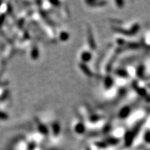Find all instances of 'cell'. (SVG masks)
Instances as JSON below:
<instances>
[{
	"label": "cell",
	"mask_w": 150,
	"mask_h": 150,
	"mask_svg": "<svg viewBox=\"0 0 150 150\" xmlns=\"http://www.w3.org/2000/svg\"><path fill=\"white\" fill-rule=\"evenodd\" d=\"M9 118V116L4 112L0 110V120H7Z\"/></svg>",
	"instance_id": "obj_5"
},
{
	"label": "cell",
	"mask_w": 150,
	"mask_h": 150,
	"mask_svg": "<svg viewBox=\"0 0 150 150\" xmlns=\"http://www.w3.org/2000/svg\"><path fill=\"white\" fill-rule=\"evenodd\" d=\"M2 4H3V1H0V8H1V5H2Z\"/></svg>",
	"instance_id": "obj_9"
},
{
	"label": "cell",
	"mask_w": 150,
	"mask_h": 150,
	"mask_svg": "<svg viewBox=\"0 0 150 150\" xmlns=\"http://www.w3.org/2000/svg\"><path fill=\"white\" fill-rule=\"evenodd\" d=\"M7 96H8V91H5V92L3 93L2 95L1 96V97H0V99L3 100V99H6V97H7Z\"/></svg>",
	"instance_id": "obj_7"
},
{
	"label": "cell",
	"mask_w": 150,
	"mask_h": 150,
	"mask_svg": "<svg viewBox=\"0 0 150 150\" xmlns=\"http://www.w3.org/2000/svg\"><path fill=\"white\" fill-rule=\"evenodd\" d=\"M31 58L34 60H36L39 57L38 49L36 47H34V48L32 49V50H31Z\"/></svg>",
	"instance_id": "obj_1"
},
{
	"label": "cell",
	"mask_w": 150,
	"mask_h": 150,
	"mask_svg": "<svg viewBox=\"0 0 150 150\" xmlns=\"http://www.w3.org/2000/svg\"><path fill=\"white\" fill-rule=\"evenodd\" d=\"M68 37H69L68 34L66 32H62L61 33V34H60V39L63 41L67 40V39H68Z\"/></svg>",
	"instance_id": "obj_4"
},
{
	"label": "cell",
	"mask_w": 150,
	"mask_h": 150,
	"mask_svg": "<svg viewBox=\"0 0 150 150\" xmlns=\"http://www.w3.org/2000/svg\"><path fill=\"white\" fill-rule=\"evenodd\" d=\"M5 17L6 16L4 14H1V15H0V25L4 22V20H5Z\"/></svg>",
	"instance_id": "obj_6"
},
{
	"label": "cell",
	"mask_w": 150,
	"mask_h": 150,
	"mask_svg": "<svg viewBox=\"0 0 150 150\" xmlns=\"http://www.w3.org/2000/svg\"><path fill=\"white\" fill-rule=\"evenodd\" d=\"M52 129H53V132L54 133V135H58V133L60 131V126L58 123H54L53 124L52 127Z\"/></svg>",
	"instance_id": "obj_3"
},
{
	"label": "cell",
	"mask_w": 150,
	"mask_h": 150,
	"mask_svg": "<svg viewBox=\"0 0 150 150\" xmlns=\"http://www.w3.org/2000/svg\"><path fill=\"white\" fill-rule=\"evenodd\" d=\"M35 147H36V144H35L34 143H31V144L29 145V149L30 150H32V149H34Z\"/></svg>",
	"instance_id": "obj_8"
},
{
	"label": "cell",
	"mask_w": 150,
	"mask_h": 150,
	"mask_svg": "<svg viewBox=\"0 0 150 150\" xmlns=\"http://www.w3.org/2000/svg\"><path fill=\"white\" fill-rule=\"evenodd\" d=\"M38 131L43 135H47L49 132L47 127L42 124H40L38 125Z\"/></svg>",
	"instance_id": "obj_2"
}]
</instances>
